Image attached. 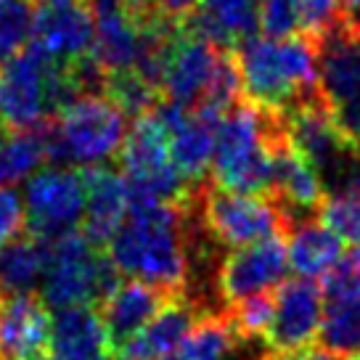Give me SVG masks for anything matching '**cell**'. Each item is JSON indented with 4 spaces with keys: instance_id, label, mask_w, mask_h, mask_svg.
<instances>
[{
    "instance_id": "6da1fadb",
    "label": "cell",
    "mask_w": 360,
    "mask_h": 360,
    "mask_svg": "<svg viewBox=\"0 0 360 360\" xmlns=\"http://www.w3.org/2000/svg\"><path fill=\"white\" fill-rule=\"evenodd\" d=\"M193 233L191 199L186 204H130L127 220L106 249L122 276L183 294L188 286Z\"/></svg>"
},
{
    "instance_id": "7a4b0ae2",
    "label": "cell",
    "mask_w": 360,
    "mask_h": 360,
    "mask_svg": "<svg viewBox=\"0 0 360 360\" xmlns=\"http://www.w3.org/2000/svg\"><path fill=\"white\" fill-rule=\"evenodd\" d=\"M236 64L252 106L273 117H286L318 98V51L307 34H255L238 45Z\"/></svg>"
},
{
    "instance_id": "3957f363",
    "label": "cell",
    "mask_w": 360,
    "mask_h": 360,
    "mask_svg": "<svg viewBox=\"0 0 360 360\" xmlns=\"http://www.w3.org/2000/svg\"><path fill=\"white\" fill-rule=\"evenodd\" d=\"M281 141V117H273L252 103L233 106L217 127L212 183L223 191L270 199L276 148Z\"/></svg>"
},
{
    "instance_id": "277c9868",
    "label": "cell",
    "mask_w": 360,
    "mask_h": 360,
    "mask_svg": "<svg viewBox=\"0 0 360 360\" xmlns=\"http://www.w3.org/2000/svg\"><path fill=\"white\" fill-rule=\"evenodd\" d=\"M48 159L58 167H103L120 157L127 135L124 114L103 93H85L45 127Z\"/></svg>"
},
{
    "instance_id": "5b68a950",
    "label": "cell",
    "mask_w": 360,
    "mask_h": 360,
    "mask_svg": "<svg viewBox=\"0 0 360 360\" xmlns=\"http://www.w3.org/2000/svg\"><path fill=\"white\" fill-rule=\"evenodd\" d=\"M122 283V273L114 268L109 255L90 244L82 233H69L48 241L40 297L53 310L67 307H101Z\"/></svg>"
},
{
    "instance_id": "8992f818",
    "label": "cell",
    "mask_w": 360,
    "mask_h": 360,
    "mask_svg": "<svg viewBox=\"0 0 360 360\" xmlns=\"http://www.w3.org/2000/svg\"><path fill=\"white\" fill-rule=\"evenodd\" d=\"M120 167L130 188V204H186L196 191L172 162L169 133L157 109L127 127Z\"/></svg>"
},
{
    "instance_id": "52a82bcc",
    "label": "cell",
    "mask_w": 360,
    "mask_h": 360,
    "mask_svg": "<svg viewBox=\"0 0 360 360\" xmlns=\"http://www.w3.org/2000/svg\"><path fill=\"white\" fill-rule=\"evenodd\" d=\"M318 98L339 130L360 146V30L347 19L315 37Z\"/></svg>"
},
{
    "instance_id": "ba28073f",
    "label": "cell",
    "mask_w": 360,
    "mask_h": 360,
    "mask_svg": "<svg viewBox=\"0 0 360 360\" xmlns=\"http://www.w3.org/2000/svg\"><path fill=\"white\" fill-rule=\"evenodd\" d=\"M191 207L204 233L231 252L276 238L283 231L281 214L270 199L223 191L210 180L196 186Z\"/></svg>"
},
{
    "instance_id": "9c48e42d",
    "label": "cell",
    "mask_w": 360,
    "mask_h": 360,
    "mask_svg": "<svg viewBox=\"0 0 360 360\" xmlns=\"http://www.w3.org/2000/svg\"><path fill=\"white\" fill-rule=\"evenodd\" d=\"M24 212L30 233L43 241L77 233L88 207V180L82 169L45 167L24 183Z\"/></svg>"
},
{
    "instance_id": "30bf717a",
    "label": "cell",
    "mask_w": 360,
    "mask_h": 360,
    "mask_svg": "<svg viewBox=\"0 0 360 360\" xmlns=\"http://www.w3.org/2000/svg\"><path fill=\"white\" fill-rule=\"evenodd\" d=\"M225 53L231 51H220L217 45L196 32L191 24L178 27L162 56L159 93H165L169 103H178L186 109L202 106L223 67Z\"/></svg>"
},
{
    "instance_id": "8fae6325",
    "label": "cell",
    "mask_w": 360,
    "mask_h": 360,
    "mask_svg": "<svg viewBox=\"0 0 360 360\" xmlns=\"http://www.w3.org/2000/svg\"><path fill=\"white\" fill-rule=\"evenodd\" d=\"M323 292L315 281L294 278L276 289V310L265 334V349L273 355H302L323 326Z\"/></svg>"
},
{
    "instance_id": "7c38bea8",
    "label": "cell",
    "mask_w": 360,
    "mask_h": 360,
    "mask_svg": "<svg viewBox=\"0 0 360 360\" xmlns=\"http://www.w3.org/2000/svg\"><path fill=\"white\" fill-rule=\"evenodd\" d=\"M34 48L58 64H79L96 40V11L85 0H34Z\"/></svg>"
},
{
    "instance_id": "4fadbf2b",
    "label": "cell",
    "mask_w": 360,
    "mask_h": 360,
    "mask_svg": "<svg viewBox=\"0 0 360 360\" xmlns=\"http://www.w3.org/2000/svg\"><path fill=\"white\" fill-rule=\"evenodd\" d=\"M289 255L281 236L225 252L217 270V292L225 310L257 294H270L286 278Z\"/></svg>"
},
{
    "instance_id": "5bb4252c",
    "label": "cell",
    "mask_w": 360,
    "mask_h": 360,
    "mask_svg": "<svg viewBox=\"0 0 360 360\" xmlns=\"http://www.w3.org/2000/svg\"><path fill=\"white\" fill-rule=\"evenodd\" d=\"M157 117L165 122L169 133V154L178 172L188 186L207 183V172L212 169L214 141L223 117L204 112V109H186L178 103H159Z\"/></svg>"
},
{
    "instance_id": "9a60e30c",
    "label": "cell",
    "mask_w": 360,
    "mask_h": 360,
    "mask_svg": "<svg viewBox=\"0 0 360 360\" xmlns=\"http://www.w3.org/2000/svg\"><path fill=\"white\" fill-rule=\"evenodd\" d=\"M53 349V318L43 297H0V360H45Z\"/></svg>"
},
{
    "instance_id": "2e32d148",
    "label": "cell",
    "mask_w": 360,
    "mask_h": 360,
    "mask_svg": "<svg viewBox=\"0 0 360 360\" xmlns=\"http://www.w3.org/2000/svg\"><path fill=\"white\" fill-rule=\"evenodd\" d=\"M178 294L148 286L141 281H122L117 292L98 307L101 323L106 328L109 352L122 349L133 337H138L143 328L167 307Z\"/></svg>"
},
{
    "instance_id": "e0dca14e",
    "label": "cell",
    "mask_w": 360,
    "mask_h": 360,
    "mask_svg": "<svg viewBox=\"0 0 360 360\" xmlns=\"http://www.w3.org/2000/svg\"><path fill=\"white\" fill-rule=\"evenodd\" d=\"M85 180H88V207L79 231L96 249L109 247L130 214L127 180L122 172L106 165L85 169Z\"/></svg>"
},
{
    "instance_id": "ac0fdd59",
    "label": "cell",
    "mask_w": 360,
    "mask_h": 360,
    "mask_svg": "<svg viewBox=\"0 0 360 360\" xmlns=\"http://www.w3.org/2000/svg\"><path fill=\"white\" fill-rule=\"evenodd\" d=\"M202 313L191 300L178 294L162 313L148 323L138 337H133L122 349H117L112 360H162L169 358L172 349H180L183 339L191 334Z\"/></svg>"
},
{
    "instance_id": "d6986e66",
    "label": "cell",
    "mask_w": 360,
    "mask_h": 360,
    "mask_svg": "<svg viewBox=\"0 0 360 360\" xmlns=\"http://www.w3.org/2000/svg\"><path fill=\"white\" fill-rule=\"evenodd\" d=\"M286 255L294 273L304 281H313L318 276H326L342 259L345 241L313 217L286 231Z\"/></svg>"
},
{
    "instance_id": "ffe728a7",
    "label": "cell",
    "mask_w": 360,
    "mask_h": 360,
    "mask_svg": "<svg viewBox=\"0 0 360 360\" xmlns=\"http://www.w3.org/2000/svg\"><path fill=\"white\" fill-rule=\"evenodd\" d=\"M61 358L106 360L109 339L96 307H67L53 315V349Z\"/></svg>"
},
{
    "instance_id": "44dd1931",
    "label": "cell",
    "mask_w": 360,
    "mask_h": 360,
    "mask_svg": "<svg viewBox=\"0 0 360 360\" xmlns=\"http://www.w3.org/2000/svg\"><path fill=\"white\" fill-rule=\"evenodd\" d=\"M48 268V241L32 236H19L8 247L0 249V297L8 294H34L43 283Z\"/></svg>"
},
{
    "instance_id": "7402d4cb",
    "label": "cell",
    "mask_w": 360,
    "mask_h": 360,
    "mask_svg": "<svg viewBox=\"0 0 360 360\" xmlns=\"http://www.w3.org/2000/svg\"><path fill=\"white\" fill-rule=\"evenodd\" d=\"M247 342L236 331L228 313H207L196 321L180 345V360H228Z\"/></svg>"
},
{
    "instance_id": "603a6c76",
    "label": "cell",
    "mask_w": 360,
    "mask_h": 360,
    "mask_svg": "<svg viewBox=\"0 0 360 360\" xmlns=\"http://www.w3.org/2000/svg\"><path fill=\"white\" fill-rule=\"evenodd\" d=\"M318 339L321 347L339 358H360V300L326 304Z\"/></svg>"
},
{
    "instance_id": "cb8c5ba5",
    "label": "cell",
    "mask_w": 360,
    "mask_h": 360,
    "mask_svg": "<svg viewBox=\"0 0 360 360\" xmlns=\"http://www.w3.org/2000/svg\"><path fill=\"white\" fill-rule=\"evenodd\" d=\"M101 93L124 117H135V120L143 114H151L159 106V88L138 69L106 75Z\"/></svg>"
},
{
    "instance_id": "d4e9b609",
    "label": "cell",
    "mask_w": 360,
    "mask_h": 360,
    "mask_svg": "<svg viewBox=\"0 0 360 360\" xmlns=\"http://www.w3.org/2000/svg\"><path fill=\"white\" fill-rule=\"evenodd\" d=\"M34 30V0H0V67L22 56Z\"/></svg>"
},
{
    "instance_id": "484cf974",
    "label": "cell",
    "mask_w": 360,
    "mask_h": 360,
    "mask_svg": "<svg viewBox=\"0 0 360 360\" xmlns=\"http://www.w3.org/2000/svg\"><path fill=\"white\" fill-rule=\"evenodd\" d=\"M273 310H276V292L249 297L244 302L228 307L225 313L231 315L233 326L247 345H252V342L265 345V334H268V326L273 321Z\"/></svg>"
},
{
    "instance_id": "4316f807",
    "label": "cell",
    "mask_w": 360,
    "mask_h": 360,
    "mask_svg": "<svg viewBox=\"0 0 360 360\" xmlns=\"http://www.w3.org/2000/svg\"><path fill=\"white\" fill-rule=\"evenodd\" d=\"M321 292L326 304L360 300V247L342 255V259L323 276Z\"/></svg>"
},
{
    "instance_id": "83f0119b",
    "label": "cell",
    "mask_w": 360,
    "mask_h": 360,
    "mask_svg": "<svg viewBox=\"0 0 360 360\" xmlns=\"http://www.w3.org/2000/svg\"><path fill=\"white\" fill-rule=\"evenodd\" d=\"M318 214L342 241L360 244V196H326Z\"/></svg>"
},
{
    "instance_id": "f1b7e54d",
    "label": "cell",
    "mask_w": 360,
    "mask_h": 360,
    "mask_svg": "<svg viewBox=\"0 0 360 360\" xmlns=\"http://www.w3.org/2000/svg\"><path fill=\"white\" fill-rule=\"evenodd\" d=\"M259 30L265 37H292L302 30L297 0H259Z\"/></svg>"
},
{
    "instance_id": "f546056e",
    "label": "cell",
    "mask_w": 360,
    "mask_h": 360,
    "mask_svg": "<svg viewBox=\"0 0 360 360\" xmlns=\"http://www.w3.org/2000/svg\"><path fill=\"white\" fill-rule=\"evenodd\" d=\"M300 6V19H302V32L307 37H321V34L339 24V8L342 0H297Z\"/></svg>"
},
{
    "instance_id": "4dcf8cb0",
    "label": "cell",
    "mask_w": 360,
    "mask_h": 360,
    "mask_svg": "<svg viewBox=\"0 0 360 360\" xmlns=\"http://www.w3.org/2000/svg\"><path fill=\"white\" fill-rule=\"evenodd\" d=\"M24 225H27V212L22 193L13 188H0V249L24 236Z\"/></svg>"
},
{
    "instance_id": "1f68e13d",
    "label": "cell",
    "mask_w": 360,
    "mask_h": 360,
    "mask_svg": "<svg viewBox=\"0 0 360 360\" xmlns=\"http://www.w3.org/2000/svg\"><path fill=\"white\" fill-rule=\"evenodd\" d=\"M90 8L98 13H109V11H120V8H127L133 0H85Z\"/></svg>"
},
{
    "instance_id": "d6a6232c",
    "label": "cell",
    "mask_w": 360,
    "mask_h": 360,
    "mask_svg": "<svg viewBox=\"0 0 360 360\" xmlns=\"http://www.w3.org/2000/svg\"><path fill=\"white\" fill-rule=\"evenodd\" d=\"M294 360H345V358H339V355H334V352H328L323 347H310L307 352L297 355Z\"/></svg>"
},
{
    "instance_id": "836d02e7",
    "label": "cell",
    "mask_w": 360,
    "mask_h": 360,
    "mask_svg": "<svg viewBox=\"0 0 360 360\" xmlns=\"http://www.w3.org/2000/svg\"><path fill=\"white\" fill-rule=\"evenodd\" d=\"M342 8L347 13L349 24H360V0H342Z\"/></svg>"
},
{
    "instance_id": "e575fe53",
    "label": "cell",
    "mask_w": 360,
    "mask_h": 360,
    "mask_svg": "<svg viewBox=\"0 0 360 360\" xmlns=\"http://www.w3.org/2000/svg\"><path fill=\"white\" fill-rule=\"evenodd\" d=\"M162 360H175V358H162Z\"/></svg>"
},
{
    "instance_id": "d590c367",
    "label": "cell",
    "mask_w": 360,
    "mask_h": 360,
    "mask_svg": "<svg viewBox=\"0 0 360 360\" xmlns=\"http://www.w3.org/2000/svg\"><path fill=\"white\" fill-rule=\"evenodd\" d=\"M352 360H360V358H352Z\"/></svg>"
},
{
    "instance_id": "8d00e7d4",
    "label": "cell",
    "mask_w": 360,
    "mask_h": 360,
    "mask_svg": "<svg viewBox=\"0 0 360 360\" xmlns=\"http://www.w3.org/2000/svg\"><path fill=\"white\" fill-rule=\"evenodd\" d=\"M262 358H265V355H262ZM262 358H259V360H262Z\"/></svg>"
}]
</instances>
